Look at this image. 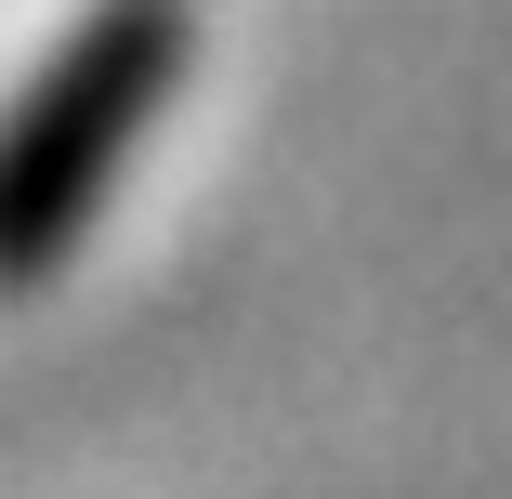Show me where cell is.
I'll list each match as a JSON object with an SVG mask.
<instances>
[{
	"mask_svg": "<svg viewBox=\"0 0 512 499\" xmlns=\"http://www.w3.org/2000/svg\"><path fill=\"white\" fill-rule=\"evenodd\" d=\"M184 79V0H106L0 119V289H40Z\"/></svg>",
	"mask_w": 512,
	"mask_h": 499,
	"instance_id": "obj_1",
	"label": "cell"
}]
</instances>
